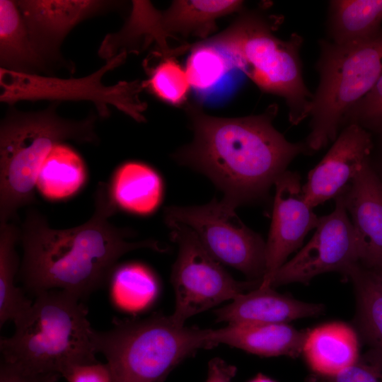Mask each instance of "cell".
Wrapping results in <instances>:
<instances>
[{"mask_svg": "<svg viewBox=\"0 0 382 382\" xmlns=\"http://www.w3.org/2000/svg\"><path fill=\"white\" fill-rule=\"evenodd\" d=\"M272 216L265 251V272L260 286H271L275 272L300 248L319 219L307 202L299 173L286 170L276 180Z\"/></svg>", "mask_w": 382, "mask_h": 382, "instance_id": "obj_12", "label": "cell"}, {"mask_svg": "<svg viewBox=\"0 0 382 382\" xmlns=\"http://www.w3.org/2000/svg\"><path fill=\"white\" fill-rule=\"evenodd\" d=\"M344 275L355 291L356 332L370 349L382 353V282L359 262L350 266Z\"/></svg>", "mask_w": 382, "mask_h": 382, "instance_id": "obj_23", "label": "cell"}, {"mask_svg": "<svg viewBox=\"0 0 382 382\" xmlns=\"http://www.w3.org/2000/svg\"><path fill=\"white\" fill-rule=\"evenodd\" d=\"M302 354L314 374L335 376L352 366L359 357L357 332L340 322L308 330Z\"/></svg>", "mask_w": 382, "mask_h": 382, "instance_id": "obj_18", "label": "cell"}, {"mask_svg": "<svg viewBox=\"0 0 382 382\" xmlns=\"http://www.w3.org/2000/svg\"><path fill=\"white\" fill-rule=\"evenodd\" d=\"M376 135H378V138L376 144L374 143L370 162L372 168L382 183V133Z\"/></svg>", "mask_w": 382, "mask_h": 382, "instance_id": "obj_34", "label": "cell"}, {"mask_svg": "<svg viewBox=\"0 0 382 382\" xmlns=\"http://www.w3.org/2000/svg\"><path fill=\"white\" fill-rule=\"evenodd\" d=\"M91 339L107 359L112 382H162L198 349L212 347L208 329L187 327L161 313L115 321L108 330H93Z\"/></svg>", "mask_w": 382, "mask_h": 382, "instance_id": "obj_6", "label": "cell"}, {"mask_svg": "<svg viewBox=\"0 0 382 382\" xmlns=\"http://www.w3.org/2000/svg\"><path fill=\"white\" fill-rule=\"evenodd\" d=\"M340 195L351 216L359 262L371 270L381 267L382 183L371 167L370 157Z\"/></svg>", "mask_w": 382, "mask_h": 382, "instance_id": "obj_15", "label": "cell"}, {"mask_svg": "<svg viewBox=\"0 0 382 382\" xmlns=\"http://www.w3.org/2000/svg\"><path fill=\"white\" fill-rule=\"evenodd\" d=\"M324 311L321 303H308L281 294L271 286H257L243 293L215 312L216 320L228 325L283 324L317 316Z\"/></svg>", "mask_w": 382, "mask_h": 382, "instance_id": "obj_16", "label": "cell"}, {"mask_svg": "<svg viewBox=\"0 0 382 382\" xmlns=\"http://www.w3.org/2000/svg\"><path fill=\"white\" fill-rule=\"evenodd\" d=\"M272 25L262 13L244 11L226 29L203 40L220 50L232 68L240 69L262 91L282 98L289 122L297 125L309 116L313 98L303 79V40L295 33L282 40Z\"/></svg>", "mask_w": 382, "mask_h": 382, "instance_id": "obj_5", "label": "cell"}, {"mask_svg": "<svg viewBox=\"0 0 382 382\" xmlns=\"http://www.w3.org/2000/svg\"><path fill=\"white\" fill-rule=\"evenodd\" d=\"M382 0H332L327 18L328 40L349 45L369 40L381 31Z\"/></svg>", "mask_w": 382, "mask_h": 382, "instance_id": "obj_21", "label": "cell"}, {"mask_svg": "<svg viewBox=\"0 0 382 382\" xmlns=\"http://www.w3.org/2000/svg\"><path fill=\"white\" fill-rule=\"evenodd\" d=\"M372 134L357 125L343 127L321 161L309 171L303 190L314 208L341 194L373 149Z\"/></svg>", "mask_w": 382, "mask_h": 382, "instance_id": "obj_14", "label": "cell"}, {"mask_svg": "<svg viewBox=\"0 0 382 382\" xmlns=\"http://www.w3.org/2000/svg\"><path fill=\"white\" fill-rule=\"evenodd\" d=\"M323 378L328 382H382V353L369 348L346 370Z\"/></svg>", "mask_w": 382, "mask_h": 382, "instance_id": "obj_30", "label": "cell"}, {"mask_svg": "<svg viewBox=\"0 0 382 382\" xmlns=\"http://www.w3.org/2000/svg\"><path fill=\"white\" fill-rule=\"evenodd\" d=\"M236 371L235 366L228 364L220 358H214L208 364L205 382H232Z\"/></svg>", "mask_w": 382, "mask_h": 382, "instance_id": "obj_33", "label": "cell"}, {"mask_svg": "<svg viewBox=\"0 0 382 382\" xmlns=\"http://www.w3.org/2000/svg\"><path fill=\"white\" fill-rule=\"evenodd\" d=\"M58 378L36 374L1 360L0 382H56Z\"/></svg>", "mask_w": 382, "mask_h": 382, "instance_id": "obj_32", "label": "cell"}, {"mask_svg": "<svg viewBox=\"0 0 382 382\" xmlns=\"http://www.w3.org/2000/svg\"><path fill=\"white\" fill-rule=\"evenodd\" d=\"M236 208L216 199L197 206L165 209L166 222L185 224L221 264L243 273L249 281L262 282L265 272L266 242L237 216Z\"/></svg>", "mask_w": 382, "mask_h": 382, "instance_id": "obj_10", "label": "cell"}, {"mask_svg": "<svg viewBox=\"0 0 382 382\" xmlns=\"http://www.w3.org/2000/svg\"><path fill=\"white\" fill-rule=\"evenodd\" d=\"M319 83L311 101L310 132L304 141L311 154L334 141L347 112L374 86L382 74V30L355 44L319 41Z\"/></svg>", "mask_w": 382, "mask_h": 382, "instance_id": "obj_7", "label": "cell"}, {"mask_svg": "<svg viewBox=\"0 0 382 382\" xmlns=\"http://www.w3.org/2000/svg\"><path fill=\"white\" fill-rule=\"evenodd\" d=\"M308 382H328L325 378L313 374L310 378H308Z\"/></svg>", "mask_w": 382, "mask_h": 382, "instance_id": "obj_36", "label": "cell"}, {"mask_svg": "<svg viewBox=\"0 0 382 382\" xmlns=\"http://www.w3.org/2000/svg\"><path fill=\"white\" fill-rule=\"evenodd\" d=\"M148 79L144 88L156 98L172 105L185 103L191 88L185 68L171 57H165L146 68Z\"/></svg>", "mask_w": 382, "mask_h": 382, "instance_id": "obj_28", "label": "cell"}, {"mask_svg": "<svg viewBox=\"0 0 382 382\" xmlns=\"http://www.w3.org/2000/svg\"><path fill=\"white\" fill-rule=\"evenodd\" d=\"M248 382H277V381L265 375L259 374L256 376H255L253 378H252L250 381H249Z\"/></svg>", "mask_w": 382, "mask_h": 382, "instance_id": "obj_35", "label": "cell"}, {"mask_svg": "<svg viewBox=\"0 0 382 382\" xmlns=\"http://www.w3.org/2000/svg\"><path fill=\"white\" fill-rule=\"evenodd\" d=\"M329 214L320 217L309 242L274 274L272 288L290 283H308L313 277L330 272L343 275L359 262L358 246L352 224L340 194Z\"/></svg>", "mask_w": 382, "mask_h": 382, "instance_id": "obj_11", "label": "cell"}, {"mask_svg": "<svg viewBox=\"0 0 382 382\" xmlns=\"http://www.w3.org/2000/svg\"><path fill=\"white\" fill-rule=\"evenodd\" d=\"M0 65L18 73L50 74V66L32 42L16 1H0Z\"/></svg>", "mask_w": 382, "mask_h": 382, "instance_id": "obj_19", "label": "cell"}, {"mask_svg": "<svg viewBox=\"0 0 382 382\" xmlns=\"http://www.w3.org/2000/svg\"><path fill=\"white\" fill-rule=\"evenodd\" d=\"M277 112L272 104L259 115L220 117L189 105L193 139L173 157L206 175L236 209L265 202L291 161L311 154L304 141L291 142L274 127Z\"/></svg>", "mask_w": 382, "mask_h": 382, "instance_id": "obj_1", "label": "cell"}, {"mask_svg": "<svg viewBox=\"0 0 382 382\" xmlns=\"http://www.w3.org/2000/svg\"><path fill=\"white\" fill-rule=\"evenodd\" d=\"M243 1L178 0L160 12V26L163 37L180 34L208 39L216 29V21L243 10Z\"/></svg>", "mask_w": 382, "mask_h": 382, "instance_id": "obj_20", "label": "cell"}, {"mask_svg": "<svg viewBox=\"0 0 382 382\" xmlns=\"http://www.w3.org/2000/svg\"><path fill=\"white\" fill-rule=\"evenodd\" d=\"M35 49L51 67L64 63L61 45L82 21L111 9L115 1L98 0L16 1Z\"/></svg>", "mask_w": 382, "mask_h": 382, "instance_id": "obj_13", "label": "cell"}, {"mask_svg": "<svg viewBox=\"0 0 382 382\" xmlns=\"http://www.w3.org/2000/svg\"><path fill=\"white\" fill-rule=\"evenodd\" d=\"M127 55L122 52L106 60L97 71L80 78L22 74L1 68L0 100L10 106L22 100L89 101L101 117L110 115L111 105L137 122H143L146 108L139 98L143 82L120 81L107 86L102 81L105 74L125 62Z\"/></svg>", "mask_w": 382, "mask_h": 382, "instance_id": "obj_8", "label": "cell"}, {"mask_svg": "<svg viewBox=\"0 0 382 382\" xmlns=\"http://www.w3.org/2000/svg\"><path fill=\"white\" fill-rule=\"evenodd\" d=\"M59 102L25 112L11 108L0 125V224L14 219L18 209L35 201L41 166L57 144L66 140L96 143V116L81 120L59 116Z\"/></svg>", "mask_w": 382, "mask_h": 382, "instance_id": "obj_4", "label": "cell"}, {"mask_svg": "<svg viewBox=\"0 0 382 382\" xmlns=\"http://www.w3.org/2000/svg\"><path fill=\"white\" fill-rule=\"evenodd\" d=\"M308 331L288 323L227 325L208 329V337L212 347L224 344L260 356L294 358L302 354Z\"/></svg>", "mask_w": 382, "mask_h": 382, "instance_id": "obj_17", "label": "cell"}, {"mask_svg": "<svg viewBox=\"0 0 382 382\" xmlns=\"http://www.w3.org/2000/svg\"><path fill=\"white\" fill-rule=\"evenodd\" d=\"M374 274L382 282V267L371 270Z\"/></svg>", "mask_w": 382, "mask_h": 382, "instance_id": "obj_37", "label": "cell"}, {"mask_svg": "<svg viewBox=\"0 0 382 382\" xmlns=\"http://www.w3.org/2000/svg\"><path fill=\"white\" fill-rule=\"evenodd\" d=\"M170 238L178 247L171 282L175 296L173 318L185 324L189 318L225 301L233 300L261 282L235 280L185 224L169 221Z\"/></svg>", "mask_w": 382, "mask_h": 382, "instance_id": "obj_9", "label": "cell"}, {"mask_svg": "<svg viewBox=\"0 0 382 382\" xmlns=\"http://www.w3.org/2000/svg\"><path fill=\"white\" fill-rule=\"evenodd\" d=\"M63 377L68 382H112L108 364L98 361L73 366Z\"/></svg>", "mask_w": 382, "mask_h": 382, "instance_id": "obj_31", "label": "cell"}, {"mask_svg": "<svg viewBox=\"0 0 382 382\" xmlns=\"http://www.w3.org/2000/svg\"><path fill=\"white\" fill-rule=\"evenodd\" d=\"M110 189L117 206L138 214L154 212L161 202L163 190L157 172L137 161L125 163L116 170Z\"/></svg>", "mask_w": 382, "mask_h": 382, "instance_id": "obj_22", "label": "cell"}, {"mask_svg": "<svg viewBox=\"0 0 382 382\" xmlns=\"http://www.w3.org/2000/svg\"><path fill=\"white\" fill-rule=\"evenodd\" d=\"M86 178L84 162L70 146L56 145L45 159L40 170L36 187L50 199H61L76 192Z\"/></svg>", "mask_w": 382, "mask_h": 382, "instance_id": "obj_24", "label": "cell"}, {"mask_svg": "<svg viewBox=\"0 0 382 382\" xmlns=\"http://www.w3.org/2000/svg\"><path fill=\"white\" fill-rule=\"evenodd\" d=\"M110 189L100 183L91 217L78 226L57 229L35 209H28L20 228L23 257L19 277L35 295L62 290L82 299L103 286L125 253L139 248L158 252L166 248L154 240L130 242L132 232L108 218L117 209Z\"/></svg>", "mask_w": 382, "mask_h": 382, "instance_id": "obj_2", "label": "cell"}, {"mask_svg": "<svg viewBox=\"0 0 382 382\" xmlns=\"http://www.w3.org/2000/svg\"><path fill=\"white\" fill-rule=\"evenodd\" d=\"M232 69L226 55L204 40L192 47L185 67L191 88L198 92L212 89Z\"/></svg>", "mask_w": 382, "mask_h": 382, "instance_id": "obj_27", "label": "cell"}, {"mask_svg": "<svg viewBox=\"0 0 382 382\" xmlns=\"http://www.w3.org/2000/svg\"><path fill=\"white\" fill-rule=\"evenodd\" d=\"M111 296L115 303L126 310L147 306L157 291V282L145 266L130 263L116 267L110 279Z\"/></svg>", "mask_w": 382, "mask_h": 382, "instance_id": "obj_26", "label": "cell"}, {"mask_svg": "<svg viewBox=\"0 0 382 382\" xmlns=\"http://www.w3.org/2000/svg\"><path fill=\"white\" fill-rule=\"evenodd\" d=\"M352 124L371 134L382 133V74L372 89L345 115L342 128Z\"/></svg>", "mask_w": 382, "mask_h": 382, "instance_id": "obj_29", "label": "cell"}, {"mask_svg": "<svg viewBox=\"0 0 382 382\" xmlns=\"http://www.w3.org/2000/svg\"><path fill=\"white\" fill-rule=\"evenodd\" d=\"M62 290L36 295L15 323L13 335L0 340L2 360L30 373L64 376L73 366L97 362L88 309Z\"/></svg>", "mask_w": 382, "mask_h": 382, "instance_id": "obj_3", "label": "cell"}, {"mask_svg": "<svg viewBox=\"0 0 382 382\" xmlns=\"http://www.w3.org/2000/svg\"><path fill=\"white\" fill-rule=\"evenodd\" d=\"M20 228L13 223L0 224V325L14 323L31 307L33 302L15 284L19 260L16 245Z\"/></svg>", "mask_w": 382, "mask_h": 382, "instance_id": "obj_25", "label": "cell"}]
</instances>
